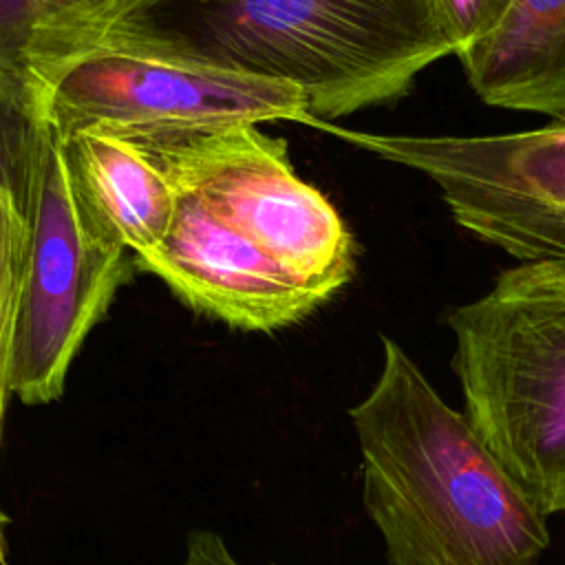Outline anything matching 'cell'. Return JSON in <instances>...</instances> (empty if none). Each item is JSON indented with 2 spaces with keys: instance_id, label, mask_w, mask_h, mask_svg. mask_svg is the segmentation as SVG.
Listing matches in <instances>:
<instances>
[{
  "instance_id": "3957f363",
  "label": "cell",
  "mask_w": 565,
  "mask_h": 565,
  "mask_svg": "<svg viewBox=\"0 0 565 565\" xmlns=\"http://www.w3.org/2000/svg\"><path fill=\"white\" fill-rule=\"evenodd\" d=\"M466 417L545 512H565V263H519L446 313Z\"/></svg>"
},
{
  "instance_id": "2e32d148",
  "label": "cell",
  "mask_w": 565,
  "mask_h": 565,
  "mask_svg": "<svg viewBox=\"0 0 565 565\" xmlns=\"http://www.w3.org/2000/svg\"><path fill=\"white\" fill-rule=\"evenodd\" d=\"M9 519L7 514L0 510V565L7 563V541H4V527H7Z\"/></svg>"
},
{
  "instance_id": "30bf717a",
  "label": "cell",
  "mask_w": 565,
  "mask_h": 565,
  "mask_svg": "<svg viewBox=\"0 0 565 565\" xmlns=\"http://www.w3.org/2000/svg\"><path fill=\"white\" fill-rule=\"evenodd\" d=\"M457 57L488 106L565 119V0H516L497 31Z\"/></svg>"
},
{
  "instance_id": "52a82bcc",
  "label": "cell",
  "mask_w": 565,
  "mask_h": 565,
  "mask_svg": "<svg viewBox=\"0 0 565 565\" xmlns=\"http://www.w3.org/2000/svg\"><path fill=\"white\" fill-rule=\"evenodd\" d=\"M433 181L457 225L521 263H565V119L486 137L382 135L313 121Z\"/></svg>"
},
{
  "instance_id": "9c48e42d",
  "label": "cell",
  "mask_w": 565,
  "mask_h": 565,
  "mask_svg": "<svg viewBox=\"0 0 565 565\" xmlns=\"http://www.w3.org/2000/svg\"><path fill=\"white\" fill-rule=\"evenodd\" d=\"M62 152L79 203L104 234L135 256L163 241L174 218L177 190L137 143L79 132L62 139Z\"/></svg>"
},
{
  "instance_id": "8fae6325",
  "label": "cell",
  "mask_w": 565,
  "mask_h": 565,
  "mask_svg": "<svg viewBox=\"0 0 565 565\" xmlns=\"http://www.w3.org/2000/svg\"><path fill=\"white\" fill-rule=\"evenodd\" d=\"M46 132L38 79L0 62V207L26 227Z\"/></svg>"
},
{
  "instance_id": "4fadbf2b",
  "label": "cell",
  "mask_w": 565,
  "mask_h": 565,
  "mask_svg": "<svg viewBox=\"0 0 565 565\" xmlns=\"http://www.w3.org/2000/svg\"><path fill=\"white\" fill-rule=\"evenodd\" d=\"M29 227L0 207V417L9 393V362L24 274Z\"/></svg>"
},
{
  "instance_id": "8992f818",
  "label": "cell",
  "mask_w": 565,
  "mask_h": 565,
  "mask_svg": "<svg viewBox=\"0 0 565 565\" xmlns=\"http://www.w3.org/2000/svg\"><path fill=\"white\" fill-rule=\"evenodd\" d=\"M124 252L79 203L62 139L49 126L9 362V393L22 404H49L64 393L73 358L126 276Z\"/></svg>"
},
{
  "instance_id": "7a4b0ae2",
  "label": "cell",
  "mask_w": 565,
  "mask_h": 565,
  "mask_svg": "<svg viewBox=\"0 0 565 565\" xmlns=\"http://www.w3.org/2000/svg\"><path fill=\"white\" fill-rule=\"evenodd\" d=\"M382 369L351 411L362 501L391 565H539L547 514L448 406L413 358L382 335Z\"/></svg>"
},
{
  "instance_id": "9a60e30c",
  "label": "cell",
  "mask_w": 565,
  "mask_h": 565,
  "mask_svg": "<svg viewBox=\"0 0 565 565\" xmlns=\"http://www.w3.org/2000/svg\"><path fill=\"white\" fill-rule=\"evenodd\" d=\"M183 565H243L230 552L225 541L210 530H196L185 545Z\"/></svg>"
},
{
  "instance_id": "ba28073f",
  "label": "cell",
  "mask_w": 565,
  "mask_h": 565,
  "mask_svg": "<svg viewBox=\"0 0 565 565\" xmlns=\"http://www.w3.org/2000/svg\"><path fill=\"white\" fill-rule=\"evenodd\" d=\"M137 263L188 307L234 329L274 331L322 305L254 243L183 192H177L163 241L137 256Z\"/></svg>"
},
{
  "instance_id": "7c38bea8",
  "label": "cell",
  "mask_w": 565,
  "mask_h": 565,
  "mask_svg": "<svg viewBox=\"0 0 565 565\" xmlns=\"http://www.w3.org/2000/svg\"><path fill=\"white\" fill-rule=\"evenodd\" d=\"M126 0H0V62L29 71Z\"/></svg>"
},
{
  "instance_id": "5b68a950",
  "label": "cell",
  "mask_w": 565,
  "mask_h": 565,
  "mask_svg": "<svg viewBox=\"0 0 565 565\" xmlns=\"http://www.w3.org/2000/svg\"><path fill=\"white\" fill-rule=\"evenodd\" d=\"M132 143L177 192L254 243L320 302L351 280L353 236L327 196L296 174L285 139L232 126Z\"/></svg>"
},
{
  "instance_id": "5bb4252c",
  "label": "cell",
  "mask_w": 565,
  "mask_h": 565,
  "mask_svg": "<svg viewBox=\"0 0 565 565\" xmlns=\"http://www.w3.org/2000/svg\"><path fill=\"white\" fill-rule=\"evenodd\" d=\"M455 55L497 31L516 0H435Z\"/></svg>"
},
{
  "instance_id": "277c9868",
  "label": "cell",
  "mask_w": 565,
  "mask_h": 565,
  "mask_svg": "<svg viewBox=\"0 0 565 565\" xmlns=\"http://www.w3.org/2000/svg\"><path fill=\"white\" fill-rule=\"evenodd\" d=\"M29 73L40 84L46 124L62 139L102 132L146 141L265 121H313L294 86L126 46H77Z\"/></svg>"
},
{
  "instance_id": "6da1fadb",
  "label": "cell",
  "mask_w": 565,
  "mask_h": 565,
  "mask_svg": "<svg viewBox=\"0 0 565 565\" xmlns=\"http://www.w3.org/2000/svg\"><path fill=\"white\" fill-rule=\"evenodd\" d=\"M86 44L280 82L329 124L406 97L455 53L435 0H126L53 55Z\"/></svg>"
},
{
  "instance_id": "e0dca14e",
  "label": "cell",
  "mask_w": 565,
  "mask_h": 565,
  "mask_svg": "<svg viewBox=\"0 0 565 565\" xmlns=\"http://www.w3.org/2000/svg\"><path fill=\"white\" fill-rule=\"evenodd\" d=\"M0 424H2V417H0Z\"/></svg>"
}]
</instances>
